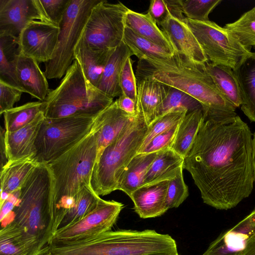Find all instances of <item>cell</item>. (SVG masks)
Listing matches in <instances>:
<instances>
[{"instance_id": "cell-18", "label": "cell", "mask_w": 255, "mask_h": 255, "mask_svg": "<svg viewBox=\"0 0 255 255\" xmlns=\"http://www.w3.org/2000/svg\"><path fill=\"white\" fill-rule=\"evenodd\" d=\"M44 118L42 112L27 126L12 132L5 131L4 138L8 161L33 158L36 139Z\"/></svg>"}, {"instance_id": "cell-34", "label": "cell", "mask_w": 255, "mask_h": 255, "mask_svg": "<svg viewBox=\"0 0 255 255\" xmlns=\"http://www.w3.org/2000/svg\"><path fill=\"white\" fill-rule=\"evenodd\" d=\"M43 107L44 102L39 101L6 111L3 114L5 131L12 132L27 126L43 112Z\"/></svg>"}, {"instance_id": "cell-8", "label": "cell", "mask_w": 255, "mask_h": 255, "mask_svg": "<svg viewBox=\"0 0 255 255\" xmlns=\"http://www.w3.org/2000/svg\"><path fill=\"white\" fill-rule=\"evenodd\" d=\"M96 117L44 118L35 143L33 158L48 164L67 152L91 131Z\"/></svg>"}, {"instance_id": "cell-6", "label": "cell", "mask_w": 255, "mask_h": 255, "mask_svg": "<svg viewBox=\"0 0 255 255\" xmlns=\"http://www.w3.org/2000/svg\"><path fill=\"white\" fill-rule=\"evenodd\" d=\"M53 179L48 164H38L20 189L13 221L36 237L41 250L49 247Z\"/></svg>"}, {"instance_id": "cell-16", "label": "cell", "mask_w": 255, "mask_h": 255, "mask_svg": "<svg viewBox=\"0 0 255 255\" xmlns=\"http://www.w3.org/2000/svg\"><path fill=\"white\" fill-rule=\"evenodd\" d=\"M161 27L174 51L196 62L208 61L193 32L183 20L171 16Z\"/></svg>"}, {"instance_id": "cell-19", "label": "cell", "mask_w": 255, "mask_h": 255, "mask_svg": "<svg viewBox=\"0 0 255 255\" xmlns=\"http://www.w3.org/2000/svg\"><path fill=\"white\" fill-rule=\"evenodd\" d=\"M135 116L129 115L121 110L115 101L96 117L98 127L97 161L104 149L119 136Z\"/></svg>"}, {"instance_id": "cell-31", "label": "cell", "mask_w": 255, "mask_h": 255, "mask_svg": "<svg viewBox=\"0 0 255 255\" xmlns=\"http://www.w3.org/2000/svg\"><path fill=\"white\" fill-rule=\"evenodd\" d=\"M203 119V109L187 113L178 125L170 148L184 158L192 146Z\"/></svg>"}, {"instance_id": "cell-50", "label": "cell", "mask_w": 255, "mask_h": 255, "mask_svg": "<svg viewBox=\"0 0 255 255\" xmlns=\"http://www.w3.org/2000/svg\"><path fill=\"white\" fill-rule=\"evenodd\" d=\"M252 158L254 170V182L255 183V132L252 138Z\"/></svg>"}, {"instance_id": "cell-12", "label": "cell", "mask_w": 255, "mask_h": 255, "mask_svg": "<svg viewBox=\"0 0 255 255\" xmlns=\"http://www.w3.org/2000/svg\"><path fill=\"white\" fill-rule=\"evenodd\" d=\"M124 207L121 202L101 199L96 208L82 219L57 231L49 245L82 241L111 231Z\"/></svg>"}, {"instance_id": "cell-2", "label": "cell", "mask_w": 255, "mask_h": 255, "mask_svg": "<svg viewBox=\"0 0 255 255\" xmlns=\"http://www.w3.org/2000/svg\"><path fill=\"white\" fill-rule=\"evenodd\" d=\"M137 79H150L180 90L202 105L206 118L223 119L237 116L236 108L221 93L205 63L196 62L174 51L165 59L139 60Z\"/></svg>"}, {"instance_id": "cell-38", "label": "cell", "mask_w": 255, "mask_h": 255, "mask_svg": "<svg viewBox=\"0 0 255 255\" xmlns=\"http://www.w3.org/2000/svg\"><path fill=\"white\" fill-rule=\"evenodd\" d=\"M178 108L186 109L188 113L200 109L203 110L201 103L192 96L180 90L168 87L160 116L171 110Z\"/></svg>"}, {"instance_id": "cell-33", "label": "cell", "mask_w": 255, "mask_h": 255, "mask_svg": "<svg viewBox=\"0 0 255 255\" xmlns=\"http://www.w3.org/2000/svg\"><path fill=\"white\" fill-rule=\"evenodd\" d=\"M123 42L139 60L165 59L170 58L174 54L137 35L126 26Z\"/></svg>"}, {"instance_id": "cell-22", "label": "cell", "mask_w": 255, "mask_h": 255, "mask_svg": "<svg viewBox=\"0 0 255 255\" xmlns=\"http://www.w3.org/2000/svg\"><path fill=\"white\" fill-rule=\"evenodd\" d=\"M16 74L23 92L40 101L45 100L50 90L47 78L36 61L20 53L16 65Z\"/></svg>"}, {"instance_id": "cell-17", "label": "cell", "mask_w": 255, "mask_h": 255, "mask_svg": "<svg viewBox=\"0 0 255 255\" xmlns=\"http://www.w3.org/2000/svg\"><path fill=\"white\" fill-rule=\"evenodd\" d=\"M168 183L163 181L142 186L131 194L134 210L140 218L158 217L168 210L166 203Z\"/></svg>"}, {"instance_id": "cell-10", "label": "cell", "mask_w": 255, "mask_h": 255, "mask_svg": "<svg viewBox=\"0 0 255 255\" xmlns=\"http://www.w3.org/2000/svg\"><path fill=\"white\" fill-rule=\"evenodd\" d=\"M183 21L193 32L208 61L231 67L251 53V49L242 45L224 28L210 20L194 21L185 18Z\"/></svg>"}, {"instance_id": "cell-25", "label": "cell", "mask_w": 255, "mask_h": 255, "mask_svg": "<svg viewBox=\"0 0 255 255\" xmlns=\"http://www.w3.org/2000/svg\"><path fill=\"white\" fill-rule=\"evenodd\" d=\"M128 46L123 41L116 47L109 58L97 88L114 99L122 92L120 86V75L127 60L132 55Z\"/></svg>"}, {"instance_id": "cell-15", "label": "cell", "mask_w": 255, "mask_h": 255, "mask_svg": "<svg viewBox=\"0 0 255 255\" xmlns=\"http://www.w3.org/2000/svg\"><path fill=\"white\" fill-rule=\"evenodd\" d=\"M255 234V208L232 229L223 233L202 255H241Z\"/></svg>"}, {"instance_id": "cell-24", "label": "cell", "mask_w": 255, "mask_h": 255, "mask_svg": "<svg viewBox=\"0 0 255 255\" xmlns=\"http://www.w3.org/2000/svg\"><path fill=\"white\" fill-rule=\"evenodd\" d=\"M241 92V110L255 122V52L244 57L233 69Z\"/></svg>"}, {"instance_id": "cell-14", "label": "cell", "mask_w": 255, "mask_h": 255, "mask_svg": "<svg viewBox=\"0 0 255 255\" xmlns=\"http://www.w3.org/2000/svg\"><path fill=\"white\" fill-rule=\"evenodd\" d=\"M34 20L52 23L40 0H0V35L18 38L24 28Z\"/></svg>"}, {"instance_id": "cell-49", "label": "cell", "mask_w": 255, "mask_h": 255, "mask_svg": "<svg viewBox=\"0 0 255 255\" xmlns=\"http://www.w3.org/2000/svg\"><path fill=\"white\" fill-rule=\"evenodd\" d=\"M241 255H255V234L248 241Z\"/></svg>"}, {"instance_id": "cell-5", "label": "cell", "mask_w": 255, "mask_h": 255, "mask_svg": "<svg viewBox=\"0 0 255 255\" xmlns=\"http://www.w3.org/2000/svg\"><path fill=\"white\" fill-rule=\"evenodd\" d=\"M44 102L47 118L96 117L114 102L85 77L76 60L67 70L59 85L50 90Z\"/></svg>"}, {"instance_id": "cell-28", "label": "cell", "mask_w": 255, "mask_h": 255, "mask_svg": "<svg viewBox=\"0 0 255 255\" xmlns=\"http://www.w3.org/2000/svg\"><path fill=\"white\" fill-rule=\"evenodd\" d=\"M126 26L137 35L174 53V49L163 31L149 15L128 9L125 16Z\"/></svg>"}, {"instance_id": "cell-21", "label": "cell", "mask_w": 255, "mask_h": 255, "mask_svg": "<svg viewBox=\"0 0 255 255\" xmlns=\"http://www.w3.org/2000/svg\"><path fill=\"white\" fill-rule=\"evenodd\" d=\"M45 249L41 250L38 239L13 221L0 230V255H34Z\"/></svg>"}, {"instance_id": "cell-30", "label": "cell", "mask_w": 255, "mask_h": 255, "mask_svg": "<svg viewBox=\"0 0 255 255\" xmlns=\"http://www.w3.org/2000/svg\"><path fill=\"white\" fill-rule=\"evenodd\" d=\"M157 153L136 154L122 173L118 190L129 197L134 190L141 186L144 176Z\"/></svg>"}, {"instance_id": "cell-4", "label": "cell", "mask_w": 255, "mask_h": 255, "mask_svg": "<svg viewBox=\"0 0 255 255\" xmlns=\"http://www.w3.org/2000/svg\"><path fill=\"white\" fill-rule=\"evenodd\" d=\"M52 255H179L169 235L152 230L110 231L84 240L54 245Z\"/></svg>"}, {"instance_id": "cell-45", "label": "cell", "mask_w": 255, "mask_h": 255, "mask_svg": "<svg viewBox=\"0 0 255 255\" xmlns=\"http://www.w3.org/2000/svg\"><path fill=\"white\" fill-rule=\"evenodd\" d=\"M147 13L160 26L172 16L166 0H150Z\"/></svg>"}, {"instance_id": "cell-32", "label": "cell", "mask_w": 255, "mask_h": 255, "mask_svg": "<svg viewBox=\"0 0 255 255\" xmlns=\"http://www.w3.org/2000/svg\"><path fill=\"white\" fill-rule=\"evenodd\" d=\"M205 64L207 71L224 97L236 108L241 106L240 89L233 69L209 61Z\"/></svg>"}, {"instance_id": "cell-9", "label": "cell", "mask_w": 255, "mask_h": 255, "mask_svg": "<svg viewBox=\"0 0 255 255\" xmlns=\"http://www.w3.org/2000/svg\"><path fill=\"white\" fill-rule=\"evenodd\" d=\"M100 0H70L59 25L54 53L45 63L44 73L47 79H59L65 75L75 60L74 49L83 35L91 10Z\"/></svg>"}, {"instance_id": "cell-41", "label": "cell", "mask_w": 255, "mask_h": 255, "mask_svg": "<svg viewBox=\"0 0 255 255\" xmlns=\"http://www.w3.org/2000/svg\"><path fill=\"white\" fill-rule=\"evenodd\" d=\"M119 82L122 94L131 98L136 103L137 86L130 57L127 60L123 67Z\"/></svg>"}, {"instance_id": "cell-51", "label": "cell", "mask_w": 255, "mask_h": 255, "mask_svg": "<svg viewBox=\"0 0 255 255\" xmlns=\"http://www.w3.org/2000/svg\"><path fill=\"white\" fill-rule=\"evenodd\" d=\"M34 255H52L49 251V248L41 251V252Z\"/></svg>"}, {"instance_id": "cell-36", "label": "cell", "mask_w": 255, "mask_h": 255, "mask_svg": "<svg viewBox=\"0 0 255 255\" xmlns=\"http://www.w3.org/2000/svg\"><path fill=\"white\" fill-rule=\"evenodd\" d=\"M224 27L242 45L255 49V6Z\"/></svg>"}, {"instance_id": "cell-20", "label": "cell", "mask_w": 255, "mask_h": 255, "mask_svg": "<svg viewBox=\"0 0 255 255\" xmlns=\"http://www.w3.org/2000/svg\"><path fill=\"white\" fill-rule=\"evenodd\" d=\"M137 80L136 110L149 126L160 115L168 86L150 79Z\"/></svg>"}, {"instance_id": "cell-48", "label": "cell", "mask_w": 255, "mask_h": 255, "mask_svg": "<svg viewBox=\"0 0 255 255\" xmlns=\"http://www.w3.org/2000/svg\"><path fill=\"white\" fill-rule=\"evenodd\" d=\"M5 130L1 127L0 129V169L7 163L8 161L6 152L5 149V145L4 143V132Z\"/></svg>"}, {"instance_id": "cell-37", "label": "cell", "mask_w": 255, "mask_h": 255, "mask_svg": "<svg viewBox=\"0 0 255 255\" xmlns=\"http://www.w3.org/2000/svg\"><path fill=\"white\" fill-rule=\"evenodd\" d=\"M187 113L186 109L178 108L158 117L148 126L143 143L138 152L143 149L155 136L179 125Z\"/></svg>"}, {"instance_id": "cell-26", "label": "cell", "mask_w": 255, "mask_h": 255, "mask_svg": "<svg viewBox=\"0 0 255 255\" xmlns=\"http://www.w3.org/2000/svg\"><path fill=\"white\" fill-rule=\"evenodd\" d=\"M184 159L171 148L158 152L144 176L142 186L174 178L183 169Z\"/></svg>"}, {"instance_id": "cell-27", "label": "cell", "mask_w": 255, "mask_h": 255, "mask_svg": "<svg viewBox=\"0 0 255 255\" xmlns=\"http://www.w3.org/2000/svg\"><path fill=\"white\" fill-rule=\"evenodd\" d=\"M38 165L32 158L8 161L0 169V193L19 190Z\"/></svg>"}, {"instance_id": "cell-43", "label": "cell", "mask_w": 255, "mask_h": 255, "mask_svg": "<svg viewBox=\"0 0 255 255\" xmlns=\"http://www.w3.org/2000/svg\"><path fill=\"white\" fill-rule=\"evenodd\" d=\"M70 0H40L45 14L55 25L59 26Z\"/></svg>"}, {"instance_id": "cell-46", "label": "cell", "mask_w": 255, "mask_h": 255, "mask_svg": "<svg viewBox=\"0 0 255 255\" xmlns=\"http://www.w3.org/2000/svg\"><path fill=\"white\" fill-rule=\"evenodd\" d=\"M20 190L9 194L7 199L0 205V219L2 222L13 212L19 199Z\"/></svg>"}, {"instance_id": "cell-11", "label": "cell", "mask_w": 255, "mask_h": 255, "mask_svg": "<svg viewBox=\"0 0 255 255\" xmlns=\"http://www.w3.org/2000/svg\"><path fill=\"white\" fill-rule=\"evenodd\" d=\"M129 8L121 2L101 0L91 10L83 35L96 49H114L123 41L125 16Z\"/></svg>"}, {"instance_id": "cell-40", "label": "cell", "mask_w": 255, "mask_h": 255, "mask_svg": "<svg viewBox=\"0 0 255 255\" xmlns=\"http://www.w3.org/2000/svg\"><path fill=\"white\" fill-rule=\"evenodd\" d=\"M188 187L184 182L183 169L169 181L166 203L168 209L178 207L189 196Z\"/></svg>"}, {"instance_id": "cell-47", "label": "cell", "mask_w": 255, "mask_h": 255, "mask_svg": "<svg viewBox=\"0 0 255 255\" xmlns=\"http://www.w3.org/2000/svg\"><path fill=\"white\" fill-rule=\"evenodd\" d=\"M116 101L119 108L127 114L131 116L136 115V103L131 98L122 94Z\"/></svg>"}, {"instance_id": "cell-3", "label": "cell", "mask_w": 255, "mask_h": 255, "mask_svg": "<svg viewBox=\"0 0 255 255\" xmlns=\"http://www.w3.org/2000/svg\"><path fill=\"white\" fill-rule=\"evenodd\" d=\"M96 119V118H95ZM98 125L75 146L48 164L53 179L49 235L52 238L73 206L75 197L91 185L97 157Z\"/></svg>"}, {"instance_id": "cell-23", "label": "cell", "mask_w": 255, "mask_h": 255, "mask_svg": "<svg viewBox=\"0 0 255 255\" xmlns=\"http://www.w3.org/2000/svg\"><path fill=\"white\" fill-rule=\"evenodd\" d=\"M114 49L94 48L88 44L83 35L74 49L75 59L80 65L86 79L96 87Z\"/></svg>"}, {"instance_id": "cell-44", "label": "cell", "mask_w": 255, "mask_h": 255, "mask_svg": "<svg viewBox=\"0 0 255 255\" xmlns=\"http://www.w3.org/2000/svg\"><path fill=\"white\" fill-rule=\"evenodd\" d=\"M23 92L19 89L0 81V114L13 108Z\"/></svg>"}, {"instance_id": "cell-39", "label": "cell", "mask_w": 255, "mask_h": 255, "mask_svg": "<svg viewBox=\"0 0 255 255\" xmlns=\"http://www.w3.org/2000/svg\"><path fill=\"white\" fill-rule=\"evenodd\" d=\"M222 0H180L185 17L194 21L209 20V14Z\"/></svg>"}, {"instance_id": "cell-42", "label": "cell", "mask_w": 255, "mask_h": 255, "mask_svg": "<svg viewBox=\"0 0 255 255\" xmlns=\"http://www.w3.org/2000/svg\"><path fill=\"white\" fill-rule=\"evenodd\" d=\"M178 125L155 136L143 149L137 154L158 152L170 148L174 139Z\"/></svg>"}, {"instance_id": "cell-13", "label": "cell", "mask_w": 255, "mask_h": 255, "mask_svg": "<svg viewBox=\"0 0 255 255\" xmlns=\"http://www.w3.org/2000/svg\"><path fill=\"white\" fill-rule=\"evenodd\" d=\"M59 26L40 20L29 23L18 37L20 53L39 62L49 61L55 49Z\"/></svg>"}, {"instance_id": "cell-1", "label": "cell", "mask_w": 255, "mask_h": 255, "mask_svg": "<svg viewBox=\"0 0 255 255\" xmlns=\"http://www.w3.org/2000/svg\"><path fill=\"white\" fill-rule=\"evenodd\" d=\"M183 168L190 173L204 203L219 210L236 207L253 189L250 128L238 115L204 117Z\"/></svg>"}, {"instance_id": "cell-29", "label": "cell", "mask_w": 255, "mask_h": 255, "mask_svg": "<svg viewBox=\"0 0 255 255\" xmlns=\"http://www.w3.org/2000/svg\"><path fill=\"white\" fill-rule=\"evenodd\" d=\"M20 53L18 38L8 34L0 35V81L23 92L16 74Z\"/></svg>"}, {"instance_id": "cell-35", "label": "cell", "mask_w": 255, "mask_h": 255, "mask_svg": "<svg viewBox=\"0 0 255 255\" xmlns=\"http://www.w3.org/2000/svg\"><path fill=\"white\" fill-rule=\"evenodd\" d=\"M101 199L91 185L84 186L75 197L73 206L64 218L59 229L82 219L96 208Z\"/></svg>"}, {"instance_id": "cell-7", "label": "cell", "mask_w": 255, "mask_h": 255, "mask_svg": "<svg viewBox=\"0 0 255 255\" xmlns=\"http://www.w3.org/2000/svg\"><path fill=\"white\" fill-rule=\"evenodd\" d=\"M148 126L142 116L136 115L119 136L103 151L94 168L91 185L99 196L118 190L124 169L137 153Z\"/></svg>"}]
</instances>
